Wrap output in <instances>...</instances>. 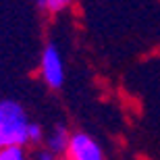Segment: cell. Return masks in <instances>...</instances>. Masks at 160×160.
<instances>
[{
  "mask_svg": "<svg viewBox=\"0 0 160 160\" xmlns=\"http://www.w3.org/2000/svg\"><path fill=\"white\" fill-rule=\"evenodd\" d=\"M42 73L44 79L50 88H60L62 79H65V69H62V60H60L58 48L54 44H48L44 50V58H42Z\"/></svg>",
  "mask_w": 160,
  "mask_h": 160,
  "instance_id": "obj_1",
  "label": "cell"
},
{
  "mask_svg": "<svg viewBox=\"0 0 160 160\" xmlns=\"http://www.w3.org/2000/svg\"><path fill=\"white\" fill-rule=\"evenodd\" d=\"M67 152H69V160H102L100 146L85 133H75Z\"/></svg>",
  "mask_w": 160,
  "mask_h": 160,
  "instance_id": "obj_2",
  "label": "cell"
},
{
  "mask_svg": "<svg viewBox=\"0 0 160 160\" xmlns=\"http://www.w3.org/2000/svg\"><path fill=\"white\" fill-rule=\"evenodd\" d=\"M0 125L2 127H25V125H29L23 106L15 100H2L0 102Z\"/></svg>",
  "mask_w": 160,
  "mask_h": 160,
  "instance_id": "obj_3",
  "label": "cell"
},
{
  "mask_svg": "<svg viewBox=\"0 0 160 160\" xmlns=\"http://www.w3.org/2000/svg\"><path fill=\"white\" fill-rule=\"evenodd\" d=\"M29 142L27 135V125L25 127H2L0 125V150L4 148H23V143Z\"/></svg>",
  "mask_w": 160,
  "mask_h": 160,
  "instance_id": "obj_4",
  "label": "cell"
},
{
  "mask_svg": "<svg viewBox=\"0 0 160 160\" xmlns=\"http://www.w3.org/2000/svg\"><path fill=\"white\" fill-rule=\"evenodd\" d=\"M69 143H71V137H69V131L62 125H58L54 129V133L48 137V146L52 150V154L54 152H67L69 150Z\"/></svg>",
  "mask_w": 160,
  "mask_h": 160,
  "instance_id": "obj_5",
  "label": "cell"
},
{
  "mask_svg": "<svg viewBox=\"0 0 160 160\" xmlns=\"http://www.w3.org/2000/svg\"><path fill=\"white\" fill-rule=\"evenodd\" d=\"M0 160H25V154H23V148H4L0 150Z\"/></svg>",
  "mask_w": 160,
  "mask_h": 160,
  "instance_id": "obj_6",
  "label": "cell"
},
{
  "mask_svg": "<svg viewBox=\"0 0 160 160\" xmlns=\"http://www.w3.org/2000/svg\"><path fill=\"white\" fill-rule=\"evenodd\" d=\"M69 2H71V0H46V8L52 11V12H58V11H62V8H67Z\"/></svg>",
  "mask_w": 160,
  "mask_h": 160,
  "instance_id": "obj_7",
  "label": "cell"
},
{
  "mask_svg": "<svg viewBox=\"0 0 160 160\" xmlns=\"http://www.w3.org/2000/svg\"><path fill=\"white\" fill-rule=\"evenodd\" d=\"M27 135H29V142H40L42 139V127L40 125L29 123L27 125Z\"/></svg>",
  "mask_w": 160,
  "mask_h": 160,
  "instance_id": "obj_8",
  "label": "cell"
},
{
  "mask_svg": "<svg viewBox=\"0 0 160 160\" xmlns=\"http://www.w3.org/2000/svg\"><path fill=\"white\" fill-rule=\"evenodd\" d=\"M38 160H54V154L52 152H40V154H38Z\"/></svg>",
  "mask_w": 160,
  "mask_h": 160,
  "instance_id": "obj_9",
  "label": "cell"
},
{
  "mask_svg": "<svg viewBox=\"0 0 160 160\" xmlns=\"http://www.w3.org/2000/svg\"><path fill=\"white\" fill-rule=\"evenodd\" d=\"M38 4H40L42 8H46V0H38Z\"/></svg>",
  "mask_w": 160,
  "mask_h": 160,
  "instance_id": "obj_10",
  "label": "cell"
},
{
  "mask_svg": "<svg viewBox=\"0 0 160 160\" xmlns=\"http://www.w3.org/2000/svg\"><path fill=\"white\" fill-rule=\"evenodd\" d=\"M62 160H69V158H62Z\"/></svg>",
  "mask_w": 160,
  "mask_h": 160,
  "instance_id": "obj_11",
  "label": "cell"
}]
</instances>
